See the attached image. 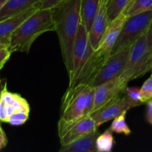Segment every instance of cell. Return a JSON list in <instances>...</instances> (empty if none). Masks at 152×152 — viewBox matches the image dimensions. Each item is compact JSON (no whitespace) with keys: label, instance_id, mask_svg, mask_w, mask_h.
<instances>
[{"label":"cell","instance_id":"603a6c76","mask_svg":"<svg viewBox=\"0 0 152 152\" xmlns=\"http://www.w3.org/2000/svg\"><path fill=\"white\" fill-rule=\"evenodd\" d=\"M124 95L126 96L127 99H128L132 105L133 108L139 106L143 104L142 100L141 91L140 88L137 87H128L125 88L124 91Z\"/></svg>","mask_w":152,"mask_h":152},{"label":"cell","instance_id":"836d02e7","mask_svg":"<svg viewBox=\"0 0 152 152\" xmlns=\"http://www.w3.org/2000/svg\"><path fill=\"white\" fill-rule=\"evenodd\" d=\"M151 72H152V66H151Z\"/></svg>","mask_w":152,"mask_h":152},{"label":"cell","instance_id":"7402d4cb","mask_svg":"<svg viewBox=\"0 0 152 152\" xmlns=\"http://www.w3.org/2000/svg\"><path fill=\"white\" fill-rule=\"evenodd\" d=\"M130 0H107V10L109 20L111 21L122 13Z\"/></svg>","mask_w":152,"mask_h":152},{"label":"cell","instance_id":"1f68e13d","mask_svg":"<svg viewBox=\"0 0 152 152\" xmlns=\"http://www.w3.org/2000/svg\"><path fill=\"white\" fill-rule=\"evenodd\" d=\"M6 1H7V0H0V9L3 7V5L5 4Z\"/></svg>","mask_w":152,"mask_h":152},{"label":"cell","instance_id":"ffe728a7","mask_svg":"<svg viewBox=\"0 0 152 152\" xmlns=\"http://www.w3.org/2000/svg\"><path fill=\"white\" fill-rule=\"evenodd\" d=\"M113 132L107 129L101 134H98L95 142L97 152H110L112 151L115 141Z\"/></svg>","mask_w":152,"mask_h":152},{"label":"cell","instance_id":"e0dca14e","mask_svg":"<svg viewBox=\"0 0 152 152\" xmlns=\"http://www.w3.org/2000/svg\"><path fill=\"white\" fill-rule=\"evenodd\" d=\"M40 0H7L0 9V22L22 13Z\"/></svg>","mask_w":152,"mask_h":152},{"label":"cell","instance_id":"44dd1931","mask_svg":"<svg viewBox=\"0 0 152 152\" xmlns=\"http://www.w3.org/2000/svg\"><path fill=\"white\" fill-rule=\"evenodd\" d=\"M126 113L127 111H124L123 113L115 117L110 125V129L112 132H115L117 134H123L125 136H129L131 134V131L128 127L126 123Z\"/></svg>","mask_w":152,"mask_h":152},{"label":"cell","instance_id":"9a60e30c","mask_svg":"<svg viewBox=\"0 0 152 152\" xmlns=\"http://www.w3.org/2000/svg\"><path fill=\"white\" fill-rule=\"evenodd\" d=\"M110 55L103 54L99 53L97 50H94L89 59L84 64L82 69L80 70L74 86L80 83H84V84L89 85L95 76L99 71L101 65L104 64L106 59L109 57Z\"/></svg>","mask_w":152,"mask_h":152},{"label":"cell","instance_id":"7c38bea8","mask_svg":"<svg viewBox=\"0 0 152 152\" xmlns=\"http://www.w3.org/2000/svg\"><path fill=\"white\" fill-rule=\"evenodd\" d=\"M106 3L107 1L105 0H100L99 5L92 19L90 29L88 32L89 41L94 50L98 48V45L110 22Z\"/></svg>","mask_w":152,"mask_h":152},{"label":"cell","instance_id":"30bf717a","mask_svg":"<svg viewBox=\"0 0 152 152\" xmlns=\"http://www.w3.org/2000/svg\"><path fill=\"white\" fill-rule=\"evenodd\" d=\"M132 108L131 102L124 94H122L101 108L94 111L90 116L95 120L97 127L98 128L104 123L113 120L124 111H127Z\"/></svg>","mask_w":152,"mask_h":152},{"label":"cell","instance_id":"83f0119b","mask_svg":"<svg viewBox=\"0 0 152 152\" xmlns=\"http://www.w3.org/2000/svg\"><path fill=\"white\" fill-rule=\"evenodd\" d=\"M146 34V39H147L148 48L149 52L151 55L152 56V19L150 22L147 31L145 33Z\"/></svg>","mask_w":152,"mask_h":152},{"label":"cell","instance_id":"e575fe53","mask_svg":"<svg viewBox=\"0 0 152 152\" xmlns=\"http://www.w3.org/2000/svg\"><path fill=\"white\" fill-rule=\"evenodd\" d=\"M105 1H107V0H105Z\"/></svg>","mask_w":152,"mask_h":152},{"label":"cell","instance_id":"4dcf8cb0","mask_svg":"<svg viewBox=\"0 0 152 152\" xmlns=\"http://www.w3.org/2000/svg\"><path fill=\"white\" fill-rule=\"evenodd\" d=\"M7 87V82L5 80H1L0 79V99H1V94L4 89Z\"/></svg>","mask_w":152,"mask_h":152},{"label":"cell","instance_id":"4316f807","mask_svg":"<svg viewBox=\"0 0 152 152\" xmlns=\"http://www.w3.org/2000/svg\"><path fill=\"white\" fill-rule=\"evenodd\" d=\"M11 53L10 50L7 48L0 50V70L4 67L6 62H7Z\"/></svg>","mask_w":152,"mask_h":152},{"label":"cell","instance_id":"6da1fadb","mask_svg":"<svg viewBox=\"0 0 152 152\" xmlns=\"http://www.w3.org/2000/svg\"><path fill=\"white\" fill-rule=\"evenodd\" d=\"M51 11L69 74L72 68L73 44L80 22V0H64L51 8Z\"/></svg>","mask_w":152,"mask_h":152},{"label":"cell","instance_id":"cb8c5ba5","mask_svg":"<svg viewBox=\"0 0 152 152\" xmlns=\"http://www.w3.org/2000/svg\"><path fill=\"white\" fill-rule=\"evenodd\" d=\"M29 113L27 111H19L14 113L8 117L6 123L12 126H21L25 124L29 118Z\"/></svg>","mask_w":152,"mask_h":152},{"label":"cell","instance_id":"8992f818","mask_svg":"<svg viewBox=\"0 0 152 152\" xmlns=\"http://www.w3.org/2000/svg\"><path fill=\"white\" fill-rule=\"evenodd\" d=\"M94 51L91 45L89 34L84 25L80 22L75 38L72 54V68L69 73V87L74 86L80 70Z\"/></svg>","mask_w":152,"mask_h":152},{"label":"cell","instance_id":"f1b7e54d","mask_svg":"<svg viewBox=\"0 0 152 152\" xmlns=\"http://www.w3.org/2000/svg\"><path fill=\"white\" fill-rule=\"evenodd\" d=\"M147 106H146V114L145 119L148 123L152 126V101H148L146 102Z\"/></svg>","mask_w":152,"mask_h":152},{"label":"cell","instance_id":"3957f363","mask_svg":"<svg viewBox=\"0 0 152 152\" xmlns=\"http://www.w3.org/2000/svg\"><path fill=\"white\" fill-rule=\"evenodd\" d=\"M93 105V87L84 83L68 87L61 100L60 120L71 122L89 116Z\"/></svg>","mask_w":152,"mask_h":152},{"label":"cell","instance_id":"52a82bcc","mask_svg":"<svg viewBox=\"0 0 152 152\" xmlns=\"http://www.w3.org/2000/svg\"><path fill=\"white\" fill-rule=\"evenodd\" d=\"M58 128L61 145H66L75 140L95 132L98 129L95 120L90 115L75 121L66 122L60 120Z\"/></svg>","mask_w":152,"mask_h":152},{"label":"cell","instance_id":"ba28073f","mask_svg":"<svg viewBox=\"0 0 152 152\" xmlns=\"http://www.w3.org/2000/svg\"><path fill=\"white\" fill-rule=\"evenodd\" d=\"M130 48H126L114 54L110 55L89 83V86L95 88L120 76L126 65Z\"/></svg>","mask_w":152,"mask_h":152},{"label":"cell","instance_id":"5bb4252c","mask_svg":"<svg viewBox=\"0 0 152 152\" xmlns=\"http://www.w3.org/2000/svg\"><path fill=\"white\" fill-rule=\"evenodd\" d=\"M39 7V3L24 10L22 13L8 18L0 22V42L8 47L10 38L13 31L31 15L37 11Z\"/></svg>","mask_w":152,"mask_h":152},{"label":"cell","instance_id":"7a4b0ae2","mask_svg":"<svg viewBox=\"0 0 152 152\" xmlns=\"http://www.w3.org/2000/svg\"><path fill=\"white\" fill-rule=\"evenodd\" d=\"M49 31H55L51 9H38L13 31L7 48L28 53L36 39Z\"/></svg>","mask_w":152,"mask_h":152},{"label":"cell","instance_id":"d4e9b609","mask_svg":"<svg viewBox=\"0 0 152 152\" xmlns=\"http://www.w3.org/2000/svg\"><path fill=\"white\" fill-rule=\"evenodd\" d=\"M140 91L143 103H146L151 100L152 101V74L143 83L140 88Z\"/></svg>","mask_w":152,"mask_h":152},{"label":"cell","instance_id":"d6986e66","mask_svg":"<svg viewBox=\"0 0 152 152\" xmlns=\"http://www.w3.org/2000/svg\"><path fill=\"white\" fill-rule=\"evenodd\" d=\"M152 10V0H130L122 13L126 16Z\"/></svg>","mask_w":152,"mask_h":152},{"label":"cell","instance_id":"4fadbf2b","mask_svg":"<svg viewBox=\"0 0 152 152\" xmlns=\"http://www.w3.org/2000/svg\"><path fill=\"white\" fill-rule=\"evenodd\" d=\"M126 18L127 16L122 13L117 17L110 21L98 45V48L95 50L103 54L110 55L112 48L120 34L121 29Z\"/></svg>","mask_w":152,"mask_h":152},{"label":"cell","instance_id":"ac0fdd59","mask_svg":"<svg viewBox=\"0 0 152 152\" xmlns=\"http://www.w3.org/2000/svg\"><path fill=\"white\" fill-rule=\"evenodd\" d=\"M100 0H80V22L89 32Z\"/></svg>","mask_w":152,"mask_h":152},{"label":"cell","instance_id":"277c9868","mask_svg":"<svg viewBox=\"0 0 152 152\" xmlns=\"http://www.w3.org/2000/svg\"><path fill=\"white\" fill-rule=\"evenodd\" d=\"M152 56L148 48L146 34L139 37L130 48L128 61L121 77L129 83L151 69Z\"/></svg>","mask_w":152,"mask_h":152},{"label":"cell","instance_id":"d6a6232c","mask_svg":"<svg viewBox=\"0 0 152 152\" xmlns=\"http://www.w3.org/2000/svg\"><path fill=\"white\" fill-rule=\"evenodd\" d=\"M7 48V45H5L2 44V43L0 42V50L1 49H3V48Z\"/></svg>","mask_w":152,"mask_h":152},{"label":"cell","instance_id":"9c48e42d","mask_svg":"<svg viewBox=\"0 0 152 152\" xmlns=\"http://www.w3.org/2000/svg\"><path fill=\"white\" fill-rule=\"evenodd\" d=\"M128 83L126 80L119 76L94 88V105L92 113L123 94Z\"/></svg>","mask_w":152,"mask_h":152},{"label":"cell","instance_id":"484cf974","mask_svg":"<svg viewBox=\"0 0 152 152\" xmlns=\"http://www.w3.org/2000/svg\"><path fill=\"white\" fill-rule=\"evenodd\" d=\"M64 0H40L39 1L40 9H51L58 5Z\"/></svg>","mask_w":152,"mask_h":152},{"label":"cell","instance_id":"f546056e","mask_svg":"<svg viewBox=\"0 0 152 152\" xmlns=\"http://www.w3.org/2000/svg\"><path fill=\"white\" fill-rule=\"evenodd\" d=\"M7 144V138L6 137L5 132L3 130L0 123V150L4 148Z\"/></svg>","mask_w":152,"mask_h":152},{"label":"cell","instance_id":"2e32d148","mask_svg":"<svg viewBox=\"0 0 152 152\" xmlns=\"http://www.w3.org/2000/svg\"><path fill=\"white\" fill-rule=\"evenodd\" d=\"M99 133L98 130L75 140L72 142L61 145L60 152H97L95 142Z\"/></svg>","mask_w":152,"mask_h":152},{"label":"cell","instance_id":"5b68a950","mask_svg":"<svg viewBox=\"0 0 152 152\" xmlns=\"http://www.w3.org/2000/svg\"><path fill=\"white\" fill-rule=\"evenodd\" d=\"M151 19L152 10L127 16L110 55L131 47L139 37L145 34Z\"/></svg>","mask_w":152,"mask_h":152},{"label":"cell","instance_id":"8fae6325","mask_svg":"<svg viewBox=\"0 0 152 152\" xmlns=\"http://www.w3.org/2000/svg\"><path fill=\"white\" fill-rule=\"evenodd\" d=\"M19 111L30 112V105L25 99L18 94L4 89L0 99V122L6 123L10 116Z\"/></svg>","mask_w":152,"mask_h":152}]
</instances>
